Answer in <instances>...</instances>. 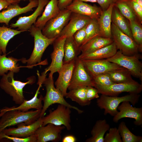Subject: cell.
I'll use <instances>...</instances> for the list:
<instances>
[{
	"instance_id": "obj_26",
	"label": "cell",
	"mask_w": 142,
	"mask_h": 142,
	"mask_svg": "<svg viewBox=\"0 0 142 142\" xmlns=\"http://www.w3.org/2000/svg\"><path fill=\"white\" fill-rule=\"evenodd\" d=\"M118 49L114 43L98 49L92 53L80 57L81 59L101 60L106 59L113 56Z\"/></svg>"
},
{
	"instance_id": "obj_19",
	"label": "cell",
	"mask_w": 142,
	"mask_h": 142,
	"mask_svg": "<svg viewBox=\"0 0 142 142\" xmlns=\"http://www.w3.org/2000/svg\"><path fill=\"white\" fill-rule=\"evenodd\" d=\"M65 8L72 13L87 16L91 19H97L102 11L100 7L79 0H73Z\"/></svg>"
},
{
	"instance_id": "obj_46",
	"label": "cell",
	"mask_w": 142,
	"mask_h": 142,
	"mask_svg": "<svg viewBox=\"0 0 142 142\" xmlns=\"http://www.w3.org/2000/svg\"><path fill=\"white\" fill-rule=\"evenodd\" d=\"M76 141V139L75 137L72 135H66L62 140V142H75Z\"/></svg>"
},
{
	"instance_id": "obj_17",
	"label": "cell",
	"mask_w": 142,
	"mask_h": 142,
	"mask_svg": "<svg viewBox=\"0 0 142 142\" xmlns=\"http://www.w3.org/2000/svg\"><path fill=\"white\" fill-rule=\"evenodd\" d=\"M42 124V118L39 117L31 124L26 125L23 123H20L17 125V128H6L0 133L8 136L26 138L34 134L36 131Z\"/></svg>"
},
{
	"instance_id": "obj_45",
	"label": "cell",
	"mask_w": 142,
	"mask_h": 142,
	"mask_svg": "<svg viewBox=\"0 0 142 142\" xmlns=\"http://www.w3.org/2000/svg\"><path fill=\"white\" fill-rule=\"evenodd\" d=\"M58 6L60 10H62L66 8L72 2L73 0H57Z\"/></svg>"
},
{
	"instance_id": "obj_43",
	"label": "cell",
	"mask_w": 142,
	"mask_h": 142,
	"mask_svg": "<svg viewBox=\"0 0 142 142\" xmlns=\"http://www.w3.org/2000/svg\"><path fill=\"white\" fill-rule=\"evenodd\" d=\"M92 86L87 87L86 96L87 99L91 101L93 99L99 98L98 91L97 89Z\"/></svg>"
},
{
	"instance_id": "obj_39",
	"label": "cell",
	"mask_w": 142,
	"mask_h": 142,
	"mask_svg": "<svg viewBox=\"0 0 142 142\" xmlns=\"http://www.w3.org/2000/svg\"><path fill=\"white\" fill-rule=\"evenodd\" d=\"M108 131L104 138V142H122L118 128H110Z\"/></svg>"
},
{
	"instance_id": "obj_5",
	"label": "cell",
	"mask_w": 142,
	"mask_h": 142,
	"mask_svg": "<svg viewBox=\"0 0 142 142\" xmlns=\"http://www.w3.org/2000/svg\"><path fill=\"white\" fill-rule=\"evenodd\" d=\"M140 97L139 94L133 93H129L121 97L102 94L97 99V103L100 109L104 110V115L109 114L114 116L118 112L117 108L120 103L124 101H128L134 106L138 102Z\"/></svg>"
},
{
	"instance_id": "obj_2",
	"label": "cell",
	"mask_w": 142,
	"mask_h": 142,
	"mask_svg": "<svg viewBox=\"0 0 142 142\" xmlns=\"http://www.w3.org/2000/svg\"><path fill=\"white\" fill-rule=\"evenodd\" d=\"M28 31L34 38V48L30 58L28 59H22L21 61L23 63H27V67L32 68L37 63H40L44 51L57 38L50 39L46 37L42 34V30L34 24Z\"/></svg>"
},
{
	"instance_id": "obj_16",
	"label": "cell",
	"mask_w": 142,
	"mask_h": 142,
	"mask_svg": "<svg viewBox=\"0 0 142 142\" xmlns=\"http://www.w3.org/2000/svg\"><path fill=\"white\" fill-rule=\"evenodd\" d=\"M38 0H33L25 7H21L18 3L11 4L0 12V23H4L8 26L9 22L14 17L23 13L31 11L37 7Z\"/></svg>"
},
{
	"instance_id": "obj_40",
	"label": "cell",
	"mask_w": 142,
	"mask_h": 142,
	"mask_svg": "<svg viewBox=\"0 0 142 142\" xmlns=\"http://www.w3.org/2000/svg\"><path fill=\"white\" fill-rule=\"evenodd\" d=\"M3 139L14 142H37L36 137L34 134L28 137L21 138L10 136L0 133V141Z\"/></svg>"
},
{
	"instance_id": "obj_11",
	"label": "cell",
	"mask_w": 142,
	"mask_h": 142,
	"mask_svg": "<svg viewBox=\"0 0 142 142\" xmlns=\"http://www.w3.org/2000/svg\"><path fill=\"white\" fill-rule=\"evenodd\" d=\"M94 86L92 78L86 70L83 62L78 57L75 59L72 78L68 87L69 90L82 86Z\"/></svg>"
},
{
	"instance_id": "obj_24",
	"label": "cell",
	"mask_w": 142,
	"mask_h": 142,
	"mask_svg": "<svg viewBox=\"0 0 142 142\" xmlns=\"http://www.w3.org/2000/svg\"><path fill=\"white\" fill-rule=\"evenodd\" d=\"M115 3L111 4L106 10L103 11L97 19L100 31V36L103 37L111 38V14Z\"/></svg>"
},
{
	"instance_id": "obj_33",
	"label": "cell",
	"mask_w": 142,
	"mask_h": 142,
	"mask_svg": "<svg viewBox=\"0 0 142 142\" xmlns=\"http://www.w3.org/2000/svg\"><path fill=\"white\" fill-rule=\"evenodd\" d=\"M115 83H128L136 81L132 78L130 72L127 69L110 72L107 73Z\"/></svg>"
},
{
	"instance_id": "obj_44",
	"label": "cell",
	"mask_w": 142,
	"mask_h": 142,
	"mask_svg": "<svg viewBox=\"0 0 142 142\" xmlns=\"http://www.w3.org/2000/svg\"><path fill=\"white\" fill-rule=\"evenodd\" d=\"M116 1V0H97V2L103 11H104L111 4L115 3Z\"/></svg>"
},
{
	"instance_id": "obj_14",
	"label": "cell",
	"mask_w": 142,
	"mask_h": 142,
	"mask_svg": "<svg viewBox=\"0 0 142 142\" xmlns=\"http://www.w3.org/2000/svg\"><path fill=\"white\" fill-rule=\"evenodd\" d=\"M65 128L64 125H57L51 123L42 126L34 133L37 142H59L61 139L62 131Z\"/></svg>"
},
{
	"instance_id": "obj_1",
	"label": "cell",
	"mask_w": 142,
	"mask_h": 142,
	"mask_svg": "<svg viewBox=\"0 0 142 142\" xmlns=\"http://www.w3.org/2000/svg\"><path fill=\"white\" fill-rule=\"evenodd\" d=\"M14 73L9 71L2 76L0 81V87L6 93L12 97L13 101L20 105L25 100L23 94V89L27 84L32 85L36 82L35 77L33 76L27 79L28 81L23 82L15 80Z\"/></svg>"
},
{
	"instance_id": "obj_7",
	"label": "cell",
	"mask_w": 142,
	"mask_h": 142,
	"mask_svg": "<svg viewBox=\"0 0 142 142\" xmlns=\"http://www.w3.org/2000/svg\"><path fill=\"white\" fill-rule=\"evenodd\" d=\"M72 12L66 8L46 23L42 30L43 35L50 39L57 38L69 22Z\"/></svg>"
},
{
	"instance_id": "obj_50",
	"label": "cell",
	"mask_w": 142,
	"mask_h": 142,
	"mask_svg": "<svg viewBox=\"0 0 142 142\" xmlns=\"http://www.w3.org/2000/svg\"><path fill=\"white\" fill-rule=\"evenodd\" d=\"M139 4L142 7V0H133Z\"/></svg>"
},
{
	"instance_id": "obj_20",
	"label": "cell",
	"mask_w": 142,
	"mask_h": 142,
	"mask_svg": "<svg viewBox=\"0 0 142 142\" xmlns=\"http://www.w3.org/2000/svg\"><path fill=\"white\" fill-rule=\"evenodd\" d=\"M38 4L34 12L28 16L21 17L16 23L10 25L12 28H17V29L25 31H28L32 25L34 24L38 17L40 15L44 7L46 6L49 0H38Z\"/></svg>"
},
{
	"instance_id": "obj_41",
	"label": "cell",
	"mask_w": 142,
	"mask_h": 142,
	"mask_svg": "<svg viewBox=\"0 0 142 142\" xmlns=\"http://www.w3.org/2000/svg\"><path fill=\"white\" fill-rule=\"evenodd\" d=\"M87 25L77 31L73 36L74 41L79 48L83 44L85 38V29Z\"/></svg>"
},
{
	"instance_id": "obj_38",
	"label": "cell",
	"mask_w": 142,
	"mask_h": 142,
	"mask_svg": "<svg viewBox=\"0 0 142 142\" xmlns=\"http://www.w3.org/2000/svg\"><path fill=\"white\" fill-rule=\"evenodd\" d=\"M92 78L93 87L95 88L98 87H107L115 83L107 73L97 75Z\"/></svg>"
},
{
	"instance_id": "obj_27",
	"label": "cell",
	"mask_w": 142,
	"mask_h": 142,
	"mask_svg": "<svg viewBox=\"0 0 142 142\" xmlns=\"http://www.w3.org/2000/svg\"><path fill=\"white\" fill-rule=\"evenodd\" d=\"M110 128L105 119L97 120L91 132V136L88 138L86 142H104V135Z\"/></svg>"
},
{
	"instance_id": "obj_51",
	"label": "cell",
	"mask_w": 142,
	"mask_h": 142,
	"mask_svg": "<svg viewBox=\"0 0 142 142\" xmlns=\"http://www.w3.org/2000/svg\"><path fill=\"white\" fill-rule=\"evenodd\" d=\"M33 0H29V1H33Z\"/></svg>"
},
{
	"instance_id": "obj_3",
	"label": "cell",
	"mask_w": 142,
	"mask_h": 142,
	"mask_svg": "<svg viewBox=\"0 0 142 142\" xmlns=\"http://www.w3.org/2000/svg\"><path fill=\"white\" fill-rule=\"evenodd\" d=\"M41 111L9 110L5 112L0 115V133L8 127L22 123L26 125L32 123L40 117Z\"/></svg>"
},
{
	"instance_id": "obj_21",
	"label": "cell",
	"mask_w": 142,
	"mask_h": 142,
	"mask_svg": "<svg viewBox=\"0 0 142 142\" xmlns=\"http://www.w3.org/2000/svg\"><path fill=\"white\" fill-rule=\"evenodd\" d=\"M91 19L88 17L72 13L69 22L59 37L64 36L67 38L73 36L76 31L87 25Z\"/></svg>"
},
{
	"instance_id": "obj_34",
	"label": "cell",
	"mask_w": 142,
	"mask_h": 142,
	"mask_svg": "<svg viewBox=\"0 0 142 142\" xmlns=\"http://www.w3.org/2000/svg\"><path fill=\"white\" fill-rule=\"evenodd\" d=\"M114 6L121 14L129 21H139L131 7L125 1L117 0L115 3Z\"/></svg>"
},
{
	"instance_id": "obj_37",
	"label": "cell",
	"mask_w": 142,
	"mask_h": 142,
	"mask_svg": "<svg viewBox=\"0 0 142 142\" xmlns=\"http://www.w3.org/2000/svg\"><path fill=\"white\" fill-rule=\"evenodd\" d=\"M85 32V38L82 45L93 38L97 36H100V31L97 19H91L86 26Z\"/></svg>"
},
{
	"instance_id": "obj_8",
	"label": "cell",
	"mask_w": 142,
	"mask_h": 142,
	"mask_svg": "<svg viewBox=\"0 0 142 142\" xmlns=\"http://www.w3.org/2000/svg\"><path fill=\"white\" fill-rule=\"evenodd\" d=\"M111 38L117 49L124 55L131 56L138 53V46L134 40L120 30L113 23L111 24Z\"/></svg>"
},
{
	"instance_id": "obj_18",
	"label": "cell",
	"mask_w": 142,
	"mask_h": 142,
	"mask_svg": "<svg viewBox=\"0 0 142 142\" xmlns=\"http://www.w3.org/2000/svg\"><path fill=\"white\" fill-rule=\"evenodd\" d=\"M75 60L63 64L57 72L58 76L54 84L55 88L65 97L69 85L74 68Z\"/></svg>"
},
{
	"instance_id": "obj_15",
	"label": "cell",
	"mask_w": 142,
	"mask_h": 142,
	"mask_svg": "<svg viewBox=\"0 0 142 142\" xmlns=\"http://www.w3.org/2000/svg\"><path fill=\"white\" fill-rule=\"evenodd\" d=\"M118 111L113 116V121L118 123L119 120L124 118L134 119V124L137 126L142 125V107H133L128 101H124L121 103L117 108Z\"/></svg>"
},
{
	"instance_id": "obj_52",
	"label": "cell",
	"mask_w": 142,
	"mask_h": 142,
	"mask_svg": "<svg viewBox=\"0 0 142 142\" xmlns=\"http://www.w3.org/2000/svg\"><path fill=\"white\" fill-rule=\"evenodd\" d=\"M116 0V1L117 0Z\"/></svg>"
},
{
	"instance_id": "obj_48",
	"label": "cell",
	"mask_w": 142,
	"mask_h": 142,
	"mask_svg": "<svg viewBox=\"0 0 142 142\" xmlns=\"http://www.w3.org/2000/svg\"><path fill=\"white\" fill-rule=\"evenodd\" d=\"M10 2L12 4H18L21 0H7Z\"/></svg>"
},
{
	"instance_id": "obj_9",
	"label": "cell",
	"mask_w": 142,
	"mask_h": 142,
	"mask_svg": "<svg viewBox=\"0 0 142 142\" xmlns=\"http://www.w3.org/2000/svg\"><path fill=\"white\" fill-rule=\"evenodd\" d=\"M71 109L64 105L59 104L56 109L50 111L48 115L42 117V126L45 125L49 123L57 125H63L68 130H70L71 128Z\"/></svg>"
},
{
	"instance_id": "obj_13",
	"label": "cell",
	"mask_w": 142,
	"mask_h": 142,
	"mask_svg": "<svg viewBox=\"0 0 142 142\" xmlns=\"http://www.w3.org/2000/svg\"><path fill=\"white\" fill-rule=\"evenodd\" d=\"M66 38L64 36L58 37L53 43V51L50 55L51 62L49 66L45 70L47 73L50 72L49 76H53V74L57 72L63 65L64 46Z\"/></svg>"
},
{
	"instance_id": "obj_47",
	"label": "cell",
	"mask_w": 142,
	"mask_h": 142,
	"mask_svg": "<svg viewBox=\"0 0 142 142\" xmlns=\"http://www.w3.org/2000/svg\"><path fill=\"white\" fill-rule=\"evenodd\" d=\"M11 3L7 0H0V11L4 9L11 4Z\"/></svg>"
},
{
	"instance_id": "obj_35",
	"label": "cell",
	"mask_w": 142,
	"mask_h": 142,
	"mask_svg": "<svg viewBox=\"0 0 142 142\" xmlns=\"http://www.w3.org/2000/svg\"><path fill=\"white\" fill-rule=\"evenodd\" d=\"M118 128L122 142H142V137L133 133L127 127L124 121L120 123Z\"/></svg>"
},
{
	"instance_id": "obj_49",
	"label": "cell",
	"mask_w": 142,
	"mask_h": 142,
	"mask_svg": "<svg viewBox=\"0 0 142 142\" xmlns=\"http://www.w3.org/2000/svg\"><path fill=\"white\" fill-rule=\"evenodd\" d=\"M80 1L85 2H90L92 3L97 2V0H79Z\"/></svg>"
},
{
	"instance_id": "obj_12",
	"label": "cell",
	"mask_w": 142,
	"mask_h": 142,
	"mask_svg": "<svg viewBox=\"0 0 142 142\" xmlns=\"http://www.w3.org/2000/svg\"><path fill=\"white\" fill-rule=\"evenodd\" d=\"M95 88L99 94L115 96L124 92L139 94L142 90V84L136 82L132 83H114L107 87H98Z\"/></svg>"
},
{
	"instance_id": "obj_30",
	"label": "cell",
	"mask_w": 142,
	"mask_h": 142,
	"mask_svg": "<svg viewBox=\"0 0 142 142\" xmlns=\"http://www.w3.org/2000/svg\"><path fill=\"white\" fill-rule=\"evenodd\" d=\"M6 55V54H0V76H2L8 71L17 73L20 70V67L17 63L21 59H18L12 57H7Z\"/></svg>"
},
{
	"instance_id": "obj_22",
	"label": "cell",
	"mask_w": 142,
	"mask_h": 142,
	"mask_svg": "<svg viewBox=\"0 0 142 142\" xmlns=\"http://www.w3.org/2000/svg\"><path fill=\"white\" fill-rule=\"evenodd\" d=\"M42 85H39L34 96L31 99L25 100L18 107L13 106L11 107H5L0 109V115L5 112L9 110H18L23 111H27L32 109L36 110H42L43 105L42 101L43 97L41 95L39 98L38 96L40 93L39 91Z\"/></svg>"
},
{
	"instance_id": "obj_6",
	"label": "cell",
	"mask_w": 142,
	"mask_h": 142,
	"mask_svg": "<svg viewBox=\"0 0 142 142\" xmlns=\"http://www.w3.org/2000/svg\"><path fill=\"white\" fill-rule=\"evenodd\" d=\"M141 56L138 53L131 56L124 55L120 50L113 57L106 59L128 70L131 75L142 81V63L140 60Z\"/></svg>"
},
{
	"instance_id": "obj_23",
	"label": "cell",
	"mask_w": 142,
	"mask_h": 142,
	"mask_svg": "<svg viewBox=\"0 0 142 142\" xmlns=\"http://www.w3.org/2000/svg\"><path fill=\"white\" fill-rule=\"evenodd\" d=\"M113 42L112 38H105L100 36H96L80 47L81 53L78 57L92 53Z\"/></svg>"
},
{
	"instance_id": "obj_28",
	"label": "cell",
	"mask_w": 142,
	"mask_h": 142,
	"mask_svg": "<svg viewBox=\"0 0 142 142\" xmlns=\"http://www.w3.org/2000/svg\"><path fill=\"white\" fill-rule=\"evenodd\" d=\"M64 50L63 64L75 60L81 53L79 47L76 43L73 36L66 38Z\"/></svg>"
},
{
	"instance_id": "obj_31",
	"label": "cell",
	"mask_w": 142,
	"mask_h": 142,
	"mask_svg": "<svg viewBox=\"0 0 142 142\" xmlns=\"http://www.w3.org/2000/svg\"><path fill=\"white\" fill-rule=\"evenodd\" d=\"M24 32L4 26H0V54H6V47L9 41L16 35Z\"/></svg>"
},
{
	"instance_id": "obj_29",
	"label": "cell",
	"mask_w": 142,
	"mask_h": 142,
	"mask_svg": "<svg viewBox=\"0 0 142 142\" xmlns=\"http://www.w3.org/2000/svg\"><path fill=\"white\" fill-rule=\"evenodd\" d=\"M111 19L112 22L120 30L133 40L129 21L126 20L115 6L113 9Z\"/></svg>"
},
{
	"instance_id": "obj_4",
	"label": "cell",
	"mask_w": 142,
	"mask_h": 142,
	"mask_svg": "<svg viewBox=\"0 0 142 142\" xmlns=\"http://www.w3.org/2000/svg\"><path fill=\"white\" fill-rule=\"evenodd\" d=\"M43 84L45 87L46 92L45 95L43 98L44 104L40 117L44 116L47 109L52 105L54 104H62L70 109H73L79 114L83 112V110L70 105L66 101L61 93L55 87L53 76H49L48 78L45 77Z\"/></svg>"
},
{
	"instance_id": "obj_25",
	"label": "cell",
	"mask_w": 142,
	"mask_h": 142,
	"mask_svg": "<svg viewBox=\"0 0 142 142\" xmlns=\"http://www.w3.org/2000/svg\"><path fill=\"white\" fill-rule=\"evenodd\" d=\"M60 11L58 0H50L46 6L41 16L38 18L34 24L42 30L46 22L57 16Z\"/></svg>"
},
{
	"instance_id": "obj_32",
	"label": "cell",
	"mask_w": 142,
	"mask_h": 142,
	"mask_svg": "<svg viewBox=\"0 0 142 142\" xmlns=\"http://www.w3.org/2000/svg\"><path fill=\"white\" fill-rule=\"evenodd\" d=\"M87 87H80L69 90L65 97L76 102L81 106L89 105L90 104L91 101L88 100L86 98Z\"/></svg>"
},
{
	"instance_id": "obj_10",
	"label": "cell",
	"mask_w": 142,
	"mask_h": 142,
	"mask_svg": "<svg viewBox=\"0 0 142 142\" xmlns=\"http://www.w3.org/2000/svg\"><path fill=\"white\" fill-rule=\"evenodd\" d=\"M81 60L86 70L92 78L110 72L127 69L106 59Z\"/></svg>"
},
{
	"instance_id": "obj_36",
	"label": "cell",
	"mask_w": 142,
	"mask_h": 142,
	"mask_svg": "<svg viewBox=\"0 0 142 142\" xmlns=\"http://www.w3.org/2000/svg\"><path fill=\"white\" fill-rule=\"evenodd\" d=\"M129 21L133 40L138 46L139 52H141L142 51V28L141 23L138 20Z\"/></svg>"
},
{
	"instance_id": "obj_42",
	"label": "cell",
	"mask_w": 142,
	"mask_h": 142,
	"mask_svg": "<svg viewBox=\"0 0 142 142\" xmlns=\"http://www.w3.org/2000/svg\"><path fill=\"white\" fill-rule=\"evenodd\" d=\"M131 7L136 15L139 21H142V7L133 0H124Z\"/></svg>"
}]
</instances>
